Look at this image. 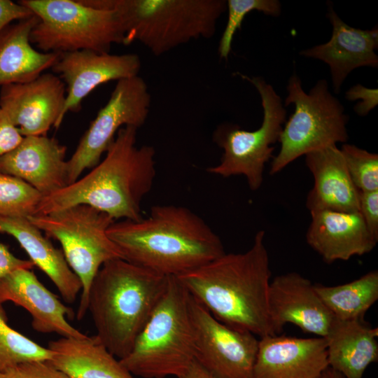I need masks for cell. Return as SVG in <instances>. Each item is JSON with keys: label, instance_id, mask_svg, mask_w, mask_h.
<instances>
[{"label": "cell", "instance_id": "cell-8", "mask_svg": "<svg viewBox=\"0 0 378 378\" xmlns=\"http://www.w3.org/2000/svg\"><path fill=\"white\" fill-rule=\"evenodd\" d=\"M28 219L47 236L60 243L67 263L81 283L76 318L82 320L88 311L92 282L101 267L109 260L124 259L107 234L115 220L106 213L86 204L34 215Z\"/></svg>", "mask_w": 378, "mask_h": 378}, {"label": "cell", "instance_id": "cell-20", "mask_svg": "<svg viewBox=\"0 0 378 378\" xmlns=\"http://www.w3.org/2000/svg\"><path fill=\"white\" fill-rule=\"evenodd\" d=\"M306 234L309 246L324 262L348 260L372 251L378 239L368 229L359 211L311 212Z\"/></svg>", "mask_w": 378, "mask_h": 378}, {"label": "cell", "instance_id": "cell-36", "mask_svg": "<svg viewBox=\"0 0 378 378\" xmlns=\"http://www.w3.org/2000/svg\"><path fill=\"white\" fill-rule=\"evenodd\" d=\"M34 264L27 260L15 256L4 244L0 242V278L19 268L31 269Z\"/></svg>", "mask_w": 378, "mask_h": 378}, {"label": "cell", "instance_id": "cell-35", "mask_svg": "<svg viewBox=\"0 0 378 378\" xmlns=\"http://www.w3.org/2000/svg\"><path fill=\"white\" fill-rule=\"evenodd\" d=\"M34 14L19 1L0 0V34L14 21L27 19Z\"/></svg>", "mask_w": 378, "mask_h": 378}, {"label": "cell", "instance_id": "cell-32", "mask_svg": "<svg viewBox=\"0 0 378 378\" xmlns=\"http://www.w3.org/2000/svg\"><path fill=\"white\" fill-rule=\"evenodd\" d=\"M374 238L378 239V190L359 191V211Z\"/></svg>", "mask_w": 378, "mask_h": 378}, {"label": "cell", "instance_id": "cell-11", "mask_svg": "<svg viewBox=\"0 0 378 378\" xmlns=\"http://www.w3.org/2000/svg\"><path fill=\"white\" fill-rule=\"evenodd\" d=\"M150 103L148 85L139 75L118 80L107 103L98 111L67 160L68 185L78 179L85 169L100 162L120 128L143 126Z\"/></svg>", "mask_w": 378, "mask_h": 378}, {"label": "cell", "instance_id": "cell-34", "mask_svg": "<svg viewBox=\"0 0 378 378\" xmlns=\"http://www.w3.org/2000/svg\"><path fill=\"white\" fill-rule=\"evenodd\" d=\"M23 138L19 129L0 108V157L14 150Z\"/></svg>", "mask_w": 378, "mask_h": 378}, {"label": "cell", "instance_id": "cell-30", "mask_svg": "<svg viewBox=\"0 0 378 378\" xmlns=\"http://www.w3.org/2000/svg\"><path fill=\"white\" fill-rule=\"evenodd\" d=\"M351 179L358 191L378 190V155L343 144L340 149Z\"/></svg>", "mask_w": 378, "mask_h": 378}, {"label": "cell", "instance_id": "cell-10", "mask_svg": "<svg viewBox=\"0 0 378 378\" xmlns=\"http://www.w3.org/2000/svg\"><path fill=\"white\" fill-rule=\"evenodd\" d=\"M239 75L258 92L263 109L262 122L253 131L242 130L232 123L218 125L213 139L223 153L219 164L208 167L206 172L223 178L242 175L250 189L257 190L263 181L265 164L273 158L272 145L279 141L286 110L280 96L262 78Z\"/></svg>", "mask_w": 378, "mask_h": 378}, {"label": "cell", "instance_id": "cell-7", "mask_svg": "<svg viewBox=\"0 0 378 378\" xmlns=\"http://www.w3.org/2000/svg\"><path fill=\"white\" fill-rule=\"evenodd\" d=\"M38 22L30 41L43 52L88 50L110 52L125 43V31L116 10L96 8L80 0H21Z\"/></svg>", "mask_w": 378, "mask_h": 378}, {"label": "cell", "instance_id": "cell-37", "mask_svg": "<svg viewBox=\"0 0 378 378\" xmlns=\"http://www.w3.org/2000/svg\"><path fill=\"white\" fill-rule=\"evenodd\" d=\"M180 378H218L200 364L195 358Z\"/></svg>", "mask_w": 378, "mask_h": 378}, {"label": "cell", "instance_id": "cell-26", "mask_svg": "<svg viewBox=\"0 0 378 378\" xmlns=\"http://www.w3.org/2000/svg\"><path fill=\"white\" fill-rule=\"evenodd\" d=\"M314 289L335 318L363 319L378 300V272L370 271L356 280L337 286L314 284Z\"/></svg>", "mask_w": 378, "mask_h": 378}, {"label": "cell", "instance_id": "cell-9", "mask_svg": "<svg viewBox=\"0 0 378 378\" xmlns=\"http://www.w3.org/2000/svg\"><path fill=\"white\" fill-rule=\"evenodd\" d=\"M285 106L294 104V113L280 134L281 148L273 157L270 173L276 174L302 155L349 139L348 115L340 102L328 90L326 80H319L307 93L300 78L293 74L287 86Z\"/></svg>", "mask_w": 378, "mask_h": 378}, {"label": "cell", "instance_id": "cell-14", "mask_svg": "<svg viewBox=\"0 0 378 378\" xmlns=\"http://www.w3.org/2000/svg\"><path fill=\"white\" fill-rule=\"evenodd\" d=\"M141 66L135 53L116 55L88 50L59 53L51 69L66 85L63 120L69 111H79L83 99L96 88L138 76Z\"/></svg>", "mask_w": 378, "mask_h": 378}, {"label": "cell", "instance_id": "cell-23", "mask_svg": "<svg viewBox=\"0 0 378 378\" xmlns=\"http://www.w3.org/2000/svg\"><path fill=\"white\" fill-rule=\"evenodd\" d=\"M378 328L363 319L335 318L325 340L328 366L345 378H363L378 360Z\"/></svg>", "mask_w": 378, "mask_h": 378}, {"label": "cell", "instance_id": "cell-18", "mask_svg": "<svg viewBox=\"0 0 378 378\" xmlns=\"http://www.w3.org/2000/svg\"><path fill=\"white\" fill-rule=\"evenodd\" d=\"M66 154V147L53 137L24 136L0 157V172L24 181L46 197L68 185Z\"/></svg>", "mask_w": 378, "mask_h": 378}, {"label": "cell", "instance_id": "cell-12", "mask_svg": "<svg viewBox=\"0 0 378 378\" xmlns=\"http://www.w3.org/2000/svg\"><path fill=\"white\" fill-rule=\"evenodd\" d=\"M189 310L195 359L218 378H253L255 335L219 321L191 295Z\"/></svg>", "mask_w": 378, "mask_h": 378}, {"label": "cell", "instance_id": "cell-1", "mask_svg": "<svg viewBox=\"0 0 378 378\" xmlns=\"http://www.w3.org/2000/svg\"><path fill=\"white\" fill-rule=\"evenodd\" d=\"M264 230L244 253H224L176 276L219 321L260 337L276 335L268 310L271 270Z\"/></svg>", "mask_w": 378, "mask_h": 378}, {"label": "cell", "instance_id": "cell-5", "mask_svg": "<svg viewBox=\"0 0 378 378\" xmlns=\"http://www.w3.org/2000/svg\"><path fill=\"white\" fill-rule=\"evenodd\" d=\"M89 6L116 10L125 43L139 41L158 56L192 40L211 38L227 10L225 0H81Z\"/></svg>", "mask_w": 378, "mask_h": 378}, {"label": "cell", "instance_id": "cell-27", "mask_svg": "<svg viewBox=\"0 0 378 378\" xmlns=\"http://www.w3.org/2000/svg\"><path fill=\"white\" fill-rule=\"evenodd\" d=\"M52 356L43 347L8 324L3 304L0 302V372L5 374L16 366L31 361H48Z\"/></svg>", "mask_w": 378, "mask_h": 378}, {"label": "cell", "instance_id": "cell-39", "mask_svg": "<svg viewBox=\"0 0 378 378\" xmlns=\"http://www.w3.org/2000/svg\"><path fill=\"white\" fill-rule=\"evenodd\" d=\"M0 378H5L4 374L0 372Z\"/></svg>", "mask_w": 378, "mask_h": 378}, {"label": "cell", "instance_id": "cell-15", "mask_svg": "<svg viewBox=\"0 0 378 378\" xmlns=\"http://www.w3.org/2000/svg\"><path fill=\"white\" fill-rule=\"evenodd\" d=\"M268 310L276 335L291 323L324 338L335 318L316 293L314 284L297 272L278 275L270 281Z\"/></svg>", "mask_w": 378, "mask_h": 378}, {"label": "cell", "instance_id": "cell-24", "mask_svg": "<svg viewBox=\"0 0 378 378\" xmlns=\"http://www.w3.org/2000/svg\"><path fill=\"white\" fill-rule=\"evenodd\" d=\"M47 361L69 378H134L95 335L52 340Z\"/></svg>", "mask_w": 378, "mask_h": 378}, {"label": "cell", "instance_id": "cell-6", "mask_svg": "<svg viewBox=\"0 0 378 378\" xmlns=\"http://www.w3.org/2000/svg\"><path fill=\"white\" fill-rule=\"evenodd\" d=\"M189 293L171 276L163 296L137 336L130 352L120 361L142 378H180L195 358L189 310Z\"/></svg>", "mask_w": 378, "mask_h": 378}, {"label": "cell", "instance_id": "cell-4", "mask_svg": "<svg viewBox=\"0 0 378 378\" xmlns=\"http://www.w3.org/2000/svg\"><path fill=\"white\" fill-rule=\"evenodd\" d=\"M171 276L118 258L105 262L88 295L96 335L119 360L134 342L163 296Z\"/></svg>", "mask_w": 378, "mask_h": 378}, {"label": "cell", "instance_id": "cell-17", "mask_svg": "<svg viewBox=\"0 0 378 378\" xmlns=\"http://www.w3.org/2000/svg\"><path fill=\"white\" fill-rule=\"evenodd\" d=\"M8 301L29 312L31 326L37 332H55L64 337L87 336L67 321L66 316L74 315L73 310L46 288L30 269H16L0 278V302Z\"/></svg>", "mask_w": 378, "mask_h": 378}, {"label": "cell", "instance_id": "cell-2", "mask_svg": "<svg viewBox=\"0 0 378 378\" xmlns=\"http://www.w3.org/2000/svg\"><path fill=\"white\" fill-rule=\"evenodd\" d=\"M107 234L125 260L165 276H178L225 253L218 235L183 206L155 205L146 218L115 220Z\"/></svg>", "mask_w": 378, "mask_h": 378}, {"label": "cell", "instance_id": "cell-31", "mask_svg": "<svg viewBox=\"0 0 378 378\" xmlns=\"http://www.w3.org/2000/svg\"><path fill=\"white\" fill-rule=\"evenodd\" d=\"M5 378H69L47 361L20 364L4 374Z\"/></svg>", "mask_w": 378, "mask_h": 378}, {"label": "cell", "instance_id": "cell-13", "mask_svg": "<svg viewBox=\"0 0 378 378\" xmlns=\"http://www.w3.org/2000/svg\"><path fill=\"white\" fill-rule=\"evenodd\" d=\"M66 94L57 75L42 74L27 83L1 87L0 108L23 136H45L61 125Z\"/></svg>", "mask_w": 378, "mask_h": 378}, {"label": "cell", "instance_id": "cell-29", "mask_svg": "<svg viewBox=\"0 0 378 378\" xmlns=\"http://www.w3.org/2000/svg\"><path fill=\"white\" fill-rule=\"evenodd\" d=\"M227 21L220 37L218 52L222 59H227L236 31L240 29L246 15L258 10L267 15L279 16L281 3L277 0H227Z\"/></svg>", "mask_w": 378, "mask_h": 378}, {"label": "cell", "instance_id": "cell-22", "mask_svg": "<svg viewBox=\"0 0 378 378\" xmlns=\"http://www.w3.org/2000/svg\"><path fill=\"white\" fill-rule=\"evenodd\" d=\"M0 232L18 241L29 260L49 277L66 302L76 300L82 289L78 277L70 268L63 252L27 218L0 216Z\"/></svg>", "mask_w": 378, "mask_h": 378}, {"label": "cell", "instance_id": "cell-33", "mask_svg": "<svg viewBox=\"0 0 378 378\" xmlns=\"http://www.w3.org/2000/svg\"><path fill=\"white\" fill-rule=\"evenodd\" d=\"M345 98L349 101L360 99L362 101L354 106V111L358 115L365 116L378 104V90L356 84L346 92Z\"/></svg>", "mask_w": 378, "mask_h": 378}, {"label": "cell", "instance_id": "cell-25", "mask_svg": "<svg viewBox=\"0 0 378 378\" xmlns=\"http://www.w3.org/2000/svg\"><path fill=\"white\" fill-rule=\"evenodd\" d=\"M37 22L34 15L11 24L0 34V87L31 81L57 61L59 53L33 47L30 33Z\"/></svg>", "mask_w": 378, "mask_h": 378}, {"label": "cell", "instance_id": "cell-21", "mask_svg": "<svg viewBox=\"0 0 378 378\" xmlns=\"http://www.w3.org/2000/svg\"><path fill=\"white\" fill-rule=\"evenodd\" d=\"M305 163L314 178L306 206L311 212L329 210L358 211L359 191L354 185L337 145L306 154Z\"/></svg>", "mask_w": 378, "mask_h": 378}, {"label": "cell", "instance_id": "cell-3", "mask_svg": "<svg viewBox=\"0 0 378 378\" xmlns=\"http://www.w3.org/2000/svg\"><path fill=\"white\" fill-rule=\"evenodd\" d=\"M137 128L117 132L105 157L83 177L43 197L34 215H45L78 204L102 211L114 220H138L141 202L155 178V150L136 146Z\"/></svg>", "mask_w": 378, "mask_h": 378}, {"label": "cell", "instance_id": "cell-38", "mask_svg": "<svg viewBox=\"0 0 378 378\" xmlns=\"http://www.w3.org/2000/svg\"><path fill=\"white\" fill-rule=\"evenodd\" d=\"M319 378H345L338 372L328 367L319 377Z\"/></svg>", "mask_w": 378, "mask_h": 378}, {"label": "cell", "instance_id": "cell-28", "mask_svg": "<svg viewBox=\"0 0 378 378\" xmlns=\"http://www.w3.org/2000/svg\"><path fill=\"white\" fill-rule=\"evenodd\" d=\"M43 197L24 181L0 172V216L28 218Z\"/></svg>", "mask_w": 378, "mask_h": 378}, {"label": "cell", "instance_id": "cell-16", "mask_svg": "<svg viewBox=\"0 0 378 378\" xmlns=\"http://www.w3.org/2000/svg\"><path fill=\"white\" fill-rule=\"evenodd\" d=\"M328 367L325 338L266 335L258 341L253 378H319Z\"/></svg>", "mask_w": 378, "mask_h": 378}, {"label": "cell", "instance_id": "cell-19", "mask_svg": "<svg viewBox=\"0 0 378 378\" xmlns=\"http://www.w3.org/2000/svg\"><path fill=\"white\" fill-rule=\"evenodd\" d=\"M332 26L330 39L300 52L307 57L320 59L330 67L333 90L339 93L345 78L353 70L361 66L377 67V27L370 30L355 28L346 24L329 6L327 15Z\"/></svg>", "mask_w": 378, "mask_h": 378}]
</instances>
